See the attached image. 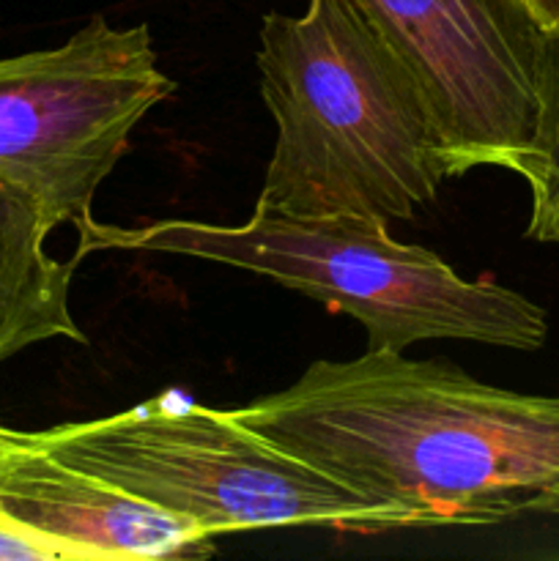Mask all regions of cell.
<instances>
[{"label":"cell","instance_id":"1","mask_svg":"<svg viewBox=\"0 0 559 561\" xmlns=\"http://www.w3.org/2000/svg\"><path fill=\"white\" fill-rule=\"evenodd\" d=\"M233 414L406 529L559 518V398L491 387L447 359L312 362Z\"/></svg>","mask_w":559,"mask_h":561},{"label":"cell","instance_id":"2","mask_svg":"<svg viewBox=\"0 0 559 561\" xmlns=\"http://www.w3.org/2000/svg\"><path fill=\"white\" fill-rule=\"evenodd\" d=\"M255 60L277 126L255 206L392 222L436 201L447 159L425 88L354 0L266 14Z\"/></svg>","mask_w":559,"mask_h":561},{"label":"cell","instance_id":"3","mask_svg":"<svg viewBox=\"0 0 559 561\" xmlns=\"http://www.w3.org/2000/svg\"><path fill=\"white\" fill-rule=\"evenodd\" d=\"M96 250L186 255L274 279L360 321L367 351L403 354L422 340L537 351L548 337L540 305L493 279H464L436 252L400 244L373 217H294L255 206L241 225L159 219L118 228L93 219L75 257Z\"/></svg>","mask_w":559,"mask_h":561},{"label":"cell","instance_id":"4","mask_svg":"<svg viewBox=\"0 0 559 561\" xmlns=\"http://www.w3.org/2000/svg\"><path fill=\"white\" fill-rule=\"evenodd\" d=\"M36 438L64 463L212 537L269 526H329L362 535L406 529L403 515L285 453L233 409L164 394L104 420L38 431Z\"/></svg>","mask_w":559,"mask_h":561},{"label":"cell","instance_id":"5","mask_svg":"<svg viewBox=\"0 0 559 561\" xmlns=\"http://www.w3.org/2000/svg\"><path fill=\"white\" fill-rule=\"evenodd\" d=\"M173 91L148 25L115 27L104 16L60 47L0 58V173L80 233L135 126Z\"/></svg>","mask_w":559,"mask_h":561},{"label":"cell","instance_id":"6","mask_svg":"<svg viewBox=\"0 0 559 561\" xmlns=\"http://www.w3.org/2000/svg\"><path fill=\"white\" fill-rule=\"evenodd\" d=\"M420 77L447 179L524 175L540 126L546 33L521 0H354Z\"/></svg>","mask_w":559,"mask_h":561},{"label":"cell","instance_id":"7","mask_svg":"<svg viewBox=\"0 0 559 561\" xmlns=\"http://www.w3.org/2000/svg\"><path fill=\"white\" fill-rule=\"evenodd\" d=\"M0 518L64 546L77 561L208 559L214 537L113 482L75 469L38 444L36 433L0 436Z\"/></svg>","mask_w":559,"mask_h":561},{"label":"cell","instance_id":"8","mask_svg":"<svg viewBox=\"0 0 559 561\" xmlns=\"http://www.w3.org/2000/svg\"><path fill=\"white\" fill-rule=\"evenodd\" d=\"M55 228L44 203L0 173V362L47 340L85 343L69 307L80 257L60 263L49 255Z\"/></svg>","mask_w":559,"mask_h":561},{"label":"cell","instance_id":"9","mask_svg":"<svg viewBox=\"0 0 559 561\" xmlns=\"http://www.w3.org/2000/svg\"><path fill=\"white\" fill-rule=\"evenodd\" d=\"M521 179L532 197L526 236L540 244H559V36H546L540 126Z\"/></svg>","mask_w":559,"mask_h":561},{"label":"cell","instance_id":"10","mask_svg":"<svg viewBox=\"0 0 559 561\" xmlns=\"http://www.w3.org/2000/svg\"><path fill=\"white\" fill-rule=\"evenodd\" d=\"M0 561H77L64 546L42 540L0 518Z\"/></svg>","mask_w":559,"mask_h":561},{"label":"cell","instance_id":"11","mask_svg":"<svg viewBox=\"0 0 559 561\" xmlns=\"http://www.w3.org/2000/svg\"><path fill=\"white\" fill-rule=\"evenodd\" d=\"M546 36H559V0H521Z\"/></svg>","mask_w":559,"mask_h":561},{"label":"cell","instance_id":"12","mask_svg":"<svg viewBox=\"0 0 559 561\" xmlns=\"http://www.w3.org/2000/svg\"><path fill=\"white\" fill-rule=\"evenodd\" d=\"M0 436H3V427H0Z\"/></svg>","mask_w":559,"mask_h":561}]
</instances>
